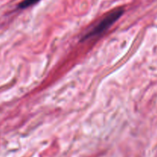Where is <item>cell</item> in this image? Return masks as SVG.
Segmentation results:
<instances>
[{"mask_svg": "<svg viewBox=\"0 0 157 157\" xmlns=\"http://www.w3.org/2000/svg\"><path fill=\"white\" fill-rule=\"evenodd\" d=\"M123 13H124V9H117L112 11L108 15H106L103 19H101L98 22V24L96 26H94L90 32H87L84 35L82 40H85L87 39V38H92V37L97 36V35H99L100 34L105 32L115 22L119 19L120 17L123 15Z\"/></svg>", "mask_w": 157, "mask_h": 157, "instance_id": "cell-1", "label": "cell"}, {"mask_svg": "<svg viewBox=\"0 0 157 157\" xmlns=\"http://www.w3.org/2000/svg\"><path fill=\"white\" fill-rule=\"evenodd\" d=\"M40 0H24V1H22L20 3L18 6L21 9H25V8L29 7L31 6H33L34 4H35V3H37Z\"/></svg>", "mask_w": 157, "mask_h": 157, "instance_id": "cell-2", "label": "cell"}]
</instances>
